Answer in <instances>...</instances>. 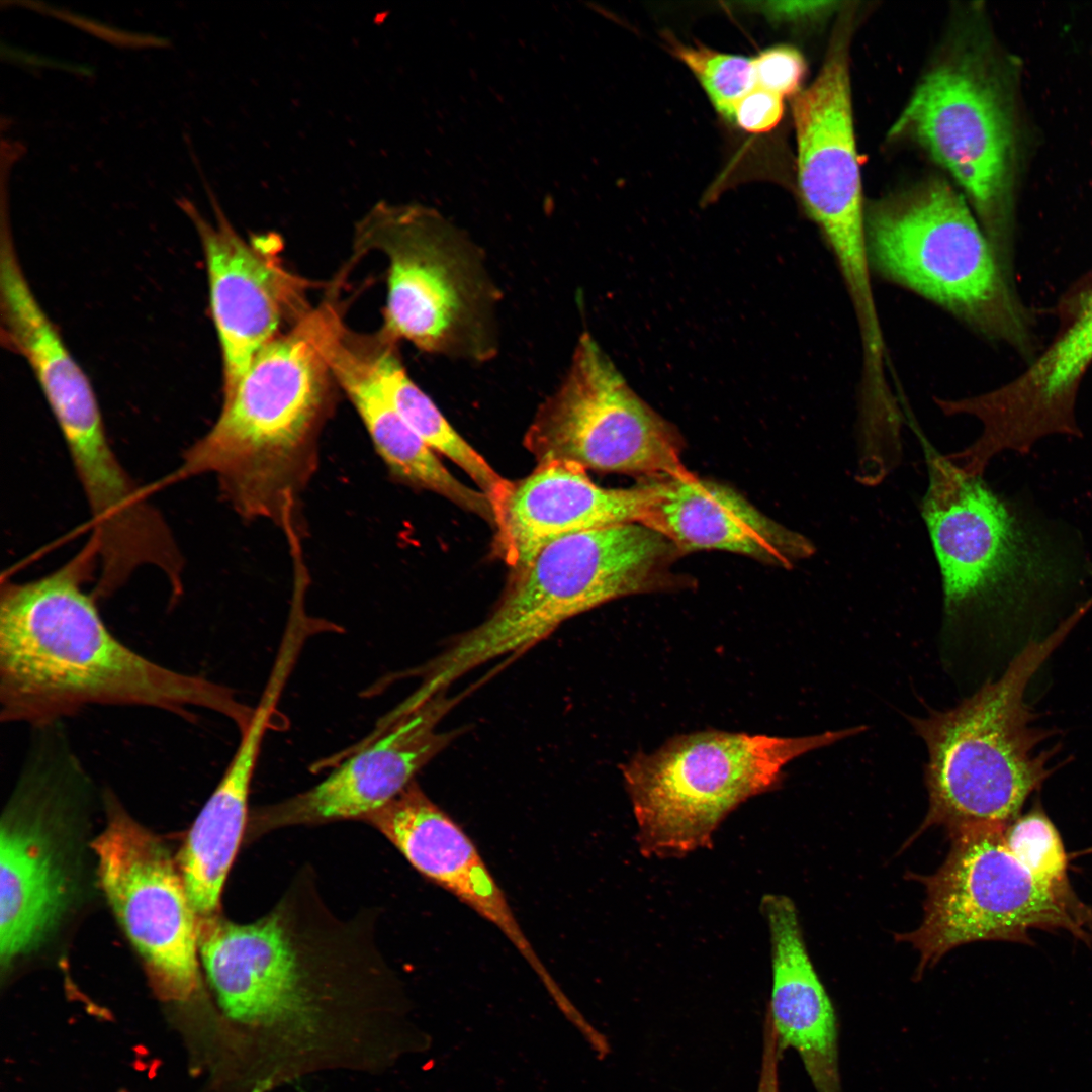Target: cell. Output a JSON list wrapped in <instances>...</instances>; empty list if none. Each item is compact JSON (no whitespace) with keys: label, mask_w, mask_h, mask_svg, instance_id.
I'll return each mask as SVG.
<instances>
[{"label":"cell","mask_w":1092,"mask_h":1092,"mask_svg":"<svg viewBox=\"0 0 1092 1092\" xmlns=\"http://www.w3.org/2000/svg\"><path fill=\"white\" fill-rule=\"evenodd\" d=\"M98 565L91 539L67 563L0 592V719L50 726L89 706H141L193 718L206 709L244 730L254 713L233 690L165 667L118 640L84 589Z\"/></svg>","instance_id":"cell-1"},{"label":"cell","mask_w":1092,"mask_h":1092,"mask_svg":"<svg viewBox=\"0 0 1092 1092\" xmlns=\"http://www.w3.org/2000/svg\"><path fill=\"white\" fill-rule=\"evenodd\" d=\"M325 300L253 358L211 428L182 455L178 477L210 474L246 521L302 536L300 504L320 462L334 380L322 349Z\"/></svg>","instance_id":"cell-2"},{"label":"cell","mask_w":1092,"mask_h":1092,"mask_svg":"<svg viewBox=\"0 0 1092 1092\" xmlns=\"http://www.w3.org/2000/svg\"><path fill=\"white\" fill-rule=\"evenodd\" d=\"M1087 613L1077 608L1045 637L1032 640L996 680L946 711L911 719L928 750V812L913 838L932 826L950 837L989 826H1007L1026 798L1053 772L1051 735L1034 725L1025 702L1032 676Z\"/></svg>","instance_id":"cell-3"},{"label":"cell","mask_w":1092,"mask_h":1092,"mask_svg":"<svg viewBox=\"0 0 1092 1092\" xmlns=\"http://www.w3.org/2000/svg\"><path fill=\"white\" fill-rule=\"evenodd\" d=\"M682 554L651 528L630 523L557 539L512 571L492 612L453 639L415 673L419 694L431 698L474 668L519 655L563 622L610 601L671 590L689 580L671 571Z\"/></svg>","instance_id":"cell-4"},{"label":"cell","mask_w":1092,"mask_h":1092,"mask_svg":"<svg viewBox=\"0 0 1092 1092\" xmlns=\"http://www.w3.org/2000/svg\"><path fill=\"white\" fill-rule=\"evenodd\" d=\"M873 272L1028 356L1032 317L964 195L928 179L866 210Z\"/></svg>","instance_id":"cell-5"},{"label":"cell","mask_w":1092,"mask_h":1092,"mask_svg":"<svg viewBox=\"0 0 1092 1092\" xmlns=\"http://www.w3.org/2000/svg\"><path fill=\"white\" fill-rule=\"evenodd\" d=\"M291 895L262 918L197 917V948L228 1018L297 1046L318 1036L329 1007L358 980L359 951L343 933L312 930ZM349 933V932H348Z\"/></svg>","instance_id":"cell-6"},{"label":"cell","mask_w":1092,"mask_h":1092,"mask_svg":"<svg viewBox=\"0 0 1092 1092\" xmlns=\"http://www.w3.org/2000/svg\"><path fill=\"white\" fill-rule=\"evenodd\" d=\"M863 730L804 737L705 730L635 754L622 772L640 852L668 858L711 847L723 820L748 799L775 790L788 763Z\"/></svg>","instance_id":"cell-7"},{"label":"cell","mask_w":1092,"mask_h":1092,"mask_svg":"<svg viewBox=\"0 0 1092 1092\" xmlns=\"http://www.w3.org/2000/svg\"><path fill=\"white\" fill-rule=\"evenodd\" d=\"M370 251L388 260L386 336L452 358L495 354L497 290L458 230L423 206L380 202L356 225L352 263Z\"/></svg>","instance_id":"cell-8"},{"label":"cell","mask_w":1092,"mask_h":1092,"mask_svg":"<svg viewBox=\"0 0 1092 1092\" xmlns=\"http://www.w3.org/2000/svg\"><path fill=\"white\" fill-rule=\"evenodd\" d=\"M34 731L1 818L2 971L38 948L69 908L74 881L63 833L91 788L62 723Z\"/></svg>","instance_id":"cell-9"},{"label":"cell","mask_w":1092,"mask_h":1092,"mask_svg":"<svg viewBox=\"0 0 1092 1092\" xmlns=\"http://www.w3.org/2000/svg\"><path fill=\"white\" fill-rule=\"evenodd\" d=\"M923 149L961 188L995 253L1012 274V122L987 57L954 44L923 75L890 130Z\"/></svg>","instance_id":"cell-10"},{"label":"cell","mask_w":1092,"mask_h":1092,"mask_svg":"<svg viewBox=\"0 0 1092 1092\" xmlns=\"http://www.w3.org/2000/svg\"><path fill=\"white\" fill-rule=\"evenodd\" d=\"M923 448L928 486L921 514L939 566L948 620L1017 601L1074 574L1069 558L982 476L964 472L927 442Z\"/></svg>","instance_id":"cell-11"},{"label":"cell","mask_w":1092,"mask_h":1092,"mask_svg":"<svg viewBox=\"0 0 1092 1092\" xmlns=\"http://www.w3.org/2000/svg\"><path fill=\"white\" fill-rule=\"evenodd\" d=\"M1007 826L951 837L944 862L934 874L919 877L926 890L922 922L896 935L919 952V977L949 950L970 942L1027 941L1032 928L1089 936L1088 908L1070 886L1046 885L1017 860L1005 842Z\"/></svg>","instance_id":"cell-12"},{"label":"cell","mask_w":1092,"mask_h":1092,"mask_svg":"<svg viewBox=\"0 0 1092 1092\" xmlns=\"http://www.w3.org/2000/svg\"><path fill=\"white\" fill-rule=\"evenodd\" d=\"M524 445L537 464L567 462L642 480L691 473L676 429L630 388L587 333L562 381L536 412Z\"/></svg>","instance_id":"cell-13"},{"label":"cell","mask_w":1092,"mask_h":1092,"mask_svg":"<svg viewBox=\"0 0 1092 1092\" xmlns=\"http://www.w3.org/2000/svg\"><path fill=\"white\" fill-rule=\"evenodd\" d=\"M106 808V826L92 843L102 890L154 993L185 1002L200 985L197 917L177 860L109 793Z\"/></svg>","instance_id":"cell-14"},{"label":"cell","mask_w":1092,"mask_h":1092,"mask_svg":"<svg viewBox=\"0 0 1092 1092\" xmlns=\"http://www.w3.org/2000/svg\"><path fill=\"white\" fill-rule=\"evenodd\" d=\"M854 10L841 11L817 77L792 105L799 194L836 257L867 248L849 70Z\"/></svg>","instance_id":"cell-15"},{"label":"cell","mask_w":1092,"mask_h":1092,"mask_svg":"<svg viewBox=\"0 0 1092 1092\" xmlns=\"http://www.w3.org/2000/svg\"><path fill=\"white\" fill-rule=\"evenodd\" d=\"M203 182L214 224L188 198L176 202L193 222L202 246L211 316L222 356L224 395L261 349L312 310L307 290L313 283L284 267L267 237L244 240Z\"/></svg>","instance_id":"cell-16"},{"label":"cell","mask_w":1092,"mask_h":1092,"mask_svg":"<svg viewBox=\"0 0 1092 1092\" xmlns=\"http://www.w3.org/2000/svg\"><path fill=\"white\" fill-rule=\"evenodd\" d=\"M461 698L444 692L385 722L379 736L360 746L314 787L253 810L247 833L255 838L288 826L361 820L379 809L460 733L441 731L438 725Z\"/></svg>","instance_id":"cell-17"},{"label":"cell","mask_w":1092,"mask_h":1092,"mask_svg":"<svg viewBox=\"0 0 1092 1092\" xmlns=\"http://www.w3.org/2000/svg\"><path fill=\"white\" fill-rule=\"evenodd\" d=\"M652 495L649 479L630 488H605L579 465L539 463L526 477L510 481L493 508V552L516 571L562 537L641 524Z\"/></svg>","instance_id":"cell-18"},{"label":"cell","mask_w":1092,"mask_h":1092,"mask_svg":"<svg viewBox=\"0 0 1092 1092\" xmlns=\"http://www.w3.org/2000/svg\"><path fill=\"white\" fill-rule=\"evenodd\" d=\"M361 821L384 835L423 876L494 924L536 972L558 1006L569 1003L524 934L471 839L416 781Z\"/></svg>","instance_id":"cell-19"},{"label":"cell","mask_w":1092,"mask_h":1092,"mask_svg":"<svg viewBox=\"0 0 1092 1092\" xmlns=\"http://www.w3.org/2000/svg\"><path fill=\"white\" fill-rule=\"evenodd\" d=\"M650 480L653 495L641 524L666 537L682 555L722 550L790 569L816 551L806 536L767 517L729 486L692 472Z\"/></svg>","instance_id":"cell-20"},{"label":"cell","mask_w":1092,"mask_h":1092,"mask_svg":"<svg viewBox=\"0 0 1092 1092\" xmlns=\"http://www.w3.org/2000/svg\"><path fill=\"white\" fill-rule=\"evenodd\" d=\"M322 349L334 380L355 407L390 476L439 494L490 524L493 512L488 496L449 472L396 412L369 361L362 334L349 330L337 314L325 330Z\"/></svg>","instance_id":"cell-21"},{"label":"cell","mask_w":1092,"mask_h":1092,"mask_svg":"<svg viewBox=\"0 0 1092 1092\" xmlns=\"http://www.w3.org/2000/svg\"><path fill=\"white\" fill-rule=\"evenodd\" d=\"M760 909L771 953L766 1016L779 1049L797 1052L816 1092H841L837 1018L808 953L796 906L789 897L770 893Z\"/></svg>","instance_id":"cell-22"},{"label":"cell","mask_w":1092,"mask_h":1092,"mask_svg":"<svg viewBox=\"0 0 1092 1092\" xmlns=\"http://www.w3.org/2000/svg\"><path fill=\"white\" fill-rule=\"evenodd\" d=\"M1091 365L1092 281L1046 348L1018 376L989 391L992 417L1009 437L1027 446L1055 434L1081 437L1075 408Z\"/></svg>","instance_id":"cell-23"},{"label":"cell","mask_w":1092,"mask_h":1092,"mask_svg":"<svg viewBox=\"0 0 1092 1092\" xmlns=\"http://www.w3.org/2000/svg\"><path fill=\"white\" fill-rule=\"evenodd\" d=\"M273 713L265 703L255 708L233 758L176 858L196 917L219 913L223 885L247 827L251 782Z\"/></svg>","instance_id":"cell-24"},{"label":"cell","mask_w":1092,"mask_h":1092,"mask_svg":"<svg viewBox=\"0 0 1092 1092\" xmlns=\"http://www.w3.org/2000/svg\"><path fill=\"white\" fill-rule=\"evenodd\" d=\"M1 339L29 364L60 428L101 415L93 387L35 298L1 214Z\"/></svg>","instance_id":"cell-25"},{"label":"cell","mask_w":1092,"mask_h":1092,"mask_svg":"<svg viewBox=\"0 0 1092 1092\" xmlns=\"http://www.w3.org/2000/svg\"><path fill=\"white\" fill-rule=\"evenodd\" d=\"M369 361L392 405L406 424L436 453L459 466L490 499L492 508L505 496L510 480L449 424L432 399L410 378L394 340L380 332L362 335Z\"/></svg>","instance_id":"cell-26"},{"label":"cell","mask_w":1092,"mask_h":1092,"mask_svg":"<svg viewBox=\"0 0 1092 1092\" xmlns=\"http://www.w3.org/2000/svg\"><path fill=\"white\" fill-rule=\"evenodd\" d=\"M668 47L694 73L717 111L733 121L737 102L756 87L752 59L690 46L669 36Z\"/></svg>","instance_id":"cell-27"},{"label":"cell","mask_w":1092,"mask_h":1092,"mask_svg":"<svg viewBox=\"0 0 1092 1092\" xmlns=\"http://www.w3.org/2000/svg\"><path fill=\"white\" fill-rule=\"evenodd\" d=\"M1004 837L1011 853L1038 881L1051 886H1070L1061 836L1041 809L1033 808L1014 819L1006 827Z\"/></svg>","instance_id":"cell-28"},{"label":"cell","mask_w":1092,"mask_h":1092,"mask_svg":"<svg viewBox=\"0 0 1092 1092\" xmlns=\"http://www.w3.org/2000/svg\"><path fill=\"white\" fill-rule=\"evenodd\" d=\"M752 61L757 87L782 97L799 93L807 66L797 49L776 46L762 51Z\"/></svg>","instance_id":"cell-29"},{"label":"cell","mask_w":1092,"mask_h":1092,"mask_svg":"<svg viewBox=\"0 0 1092 1092\" xmlns=\"http://www.w3.org/2000/svg\"><path fill=\"white\" fill-rule=\"evenodd\" d=\"M783 98L756 86L737 102L733 121L748 132H767L774 129L783 117Z\"/></svg>","instance_id":"cell-30"},{"label":"cell","mask_w":1092,"mask_h":1092,"mask_svg":"<svg viewBox=\"0 0 1092 1092\" xmlns=\"http://www.w3.org/2000/svg\"><path fill=\"white\" fill-rule=\"evenodd\" d=\"M775 21L805 22L824 19L844 8L839 1H771L756 3Z\"/></svg>","instance_id":"cell-31"},{"label":"cell","mask_w":1092,"mask_h":1092,"mask_svg":"<svg viewBox=\"0 0 1092 1092\" xmlns=\"http://www.w3.org/2000/svg\"><path fill=\"white\" fill-rule=\"evenodd\" d=\"M762 1057L759 1081L756 1092H781L779 1081V1063L782 1052L769 1021H764Z\"/></svg>","instance_id":"cell-32"}]
</instances>
